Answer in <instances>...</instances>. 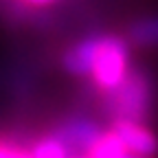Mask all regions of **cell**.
Here are the masks:
<instances>
[{
    "instance_id": "4",
    "label": "cell",
    "mask_w": 158,
    "mask_h": 158,
    "mask_svg": "<svg viewBox=\"0 0 158 158\" xmlns=\"http://www.w3.org/2000/svg\"><path fill=\"white\" fill-rule=\"evenodd\" d=\"M88 156L90 158H127L130 152L121 143V138L112 130H108V132H101V136L97 138V143L92 145Z\"/></svg>"
},
{
    "instance_id": "12",
    "label": "cell",
    "mask_w": 158,
    "mask_h": 158,
    "mask_svg": "<svg viewBox=\"0 0 158 158\" xmlns=\"http://www.w3.org/2000/svg\"><path fill=\"white\" fill-rule=\"evenodd\" d=\"M77 158H90V156H77Z\"/></svg>"
},
{
    "instance_id": "6",
    "label": "cell",
    "mask_w": 158,
    "mask_h": 158,
    "mask_svg": "<svg viewBox=\"0 0 158 158\" xmlns=\"http://www.w3.org/2000/svg\"><path fill=\"white\" fill-rule=\"evenodd\" d=\"M31 158H70V154L57 136H46L35 143V147L31 149Z\"/></svg>"
},
{
    "instance_id": "9",
    "label": "cell",
    "mask_w": 158,
    "mask_h": 158,
    "mask_svg": "<svg viewBox=\"0 0 158 158\" xmlns=\"http://www.w3.org/2000/svg\"><path fill=\"white\" fill-rule=\"evenodd\" d=\"M15 158H31V152H24V149H18V152H15Z\"/></svg>"
},
{
    "instance_id": "2",
    "label": "cell",
    "mask_w": 158,
    "mask_h": 158,
    "mask_svg": "<svg viewBox=\"0 0 158 158\" xmlns=\"http://www.w3.org/2000/svg\"><path fill=\"white\" fill-rule=\"evenodd\" d=\"M127 53L125 44L116 37H101L94 40V53H92V64H90V77L94 79V84L112 92L123 84V79L127 77Z\"/></svg>"
},
{
    "instance_id": "8",
    "label": "cell",
    "mask_w": 158,
    "mask_h": 158,
    "mask_svg": "<svg viewBox=\"0 0 158 158\" xmlns=\"http://www.w3.org/2000/svg\"><path fill=\"white\" fill-rule=\"evenodd\" d=\"M18 147H11L9 143H0V158H15Z\"/></svg>"
},
{
    "instance_id": "1",
    "label": "cell",
    "mask_w": 158,
    "mask_h": 158,
    "mask_svg": "<svg viewBox=\"0 0 158 158\" xmlns=\"http://www.w3.org/2000/svg\"><path fill=\"white\" fill-rule=\"evenodd\" d=\"M110 99V114L112 121H134V123H143L145 116L149 114L152 106V90L149 84L145 81L143 75L138 73H127L123 79V84L108 92Z\"/></svg>"
},
{
    "instance_id": "3",
    "label": "cell",
    "mask_w": 158,
    "mask_h": 158,
    "mask_svg": "<svg viewBox=\"0 0 158 158\" xmlns=\"http://www.w3.org/2000/svg\"><path fill=\"white\" fill-rule=\"evenodd\" d=\"M112 132L121 138V143L130 154L138 156H156L158 152V141L156 136L143 125L134 121H112Z\"/></svg>"
},
{
    "instance_id": "11",
    "label": "cell",
    "mask_w": 158,
    "mask_h": 158,
    "mask_svg": "<svg viewBox=\"0 0 158 158\" xmlns=\"http://www.w3.org/2000/svg\"><path fill=\"white\" fill-rule=\"evenodd\" d=\"M31 2H48V0H31Z\"/></svg>"
},
{
    "instance_id": "5",
    "label": "cell",
    "mask_w": 158,
    "mask_h": 158,
    "mask_svg": "<svg viewBox=\"0 0 158 158\" xmlns=\"http://www.w3.org/2000/svg\"><path fill=\"white\" fill-rule=\"evenodd\" d=\"M92 53H94V40L81 42V44H77L73 51L66 53L64 64L75 75H88L90 73V64H92Z\"/></svg>"
},
{
    "instance_id": "10",
    "label": "cell",
    "mask_w": 158,
    "mask_h": 158,
    "mask_svg": "<svg viewBox=\"0 0 158 158\" xmlns=\"http://www.w3.org/2000/svg\"><path fill=\"white\" fill-rule=\"evenodd\" d=\"M127 158H152V156H138V154H130Z\"/></svg>"
},
{
    "instance_id": "7",
    "label": "cell",
    "mask_w": 158,
    "mask_h": 158,
    "mask_svg": "<svg viewBox=\"0 0 158 158\" xmlns=\"http://www.w3.org/2000/svg\"><path fill=\"white\" fill-rule=\"evenodd\" d=\"M134 37L141 44H158V20H147L134 29Z\"/></svg>"
}]
</instances>
